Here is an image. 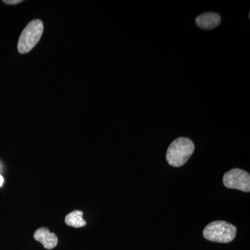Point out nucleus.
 <instances>
[{
  "mask_svg": "<svg viewBox=\"0 0 250 250\" xmlns=\"http://www.w3.org/2000/svg\"><path fill=\"white\" fill-rule=\"evenodd\" d=\"M195 150V145L188 138L180 137L171 143L166 153V159L170 166H184Z\"/></svg>",
  "mask_w": 250,
  "mask_h": 250,
  "instance_id": "f257e3e1",
  "label": "nucleus"
},
{
  "mask_svg": "<svg viewBox=\"0 0 250 250\" xmlns=\"http://www.w3.org/2000/svg\"><path fill=\"white\" fill-rule=\"evenodd\" d=\"M236 231V228L234 225L223 220H218L206 226L203 235L208 241L228 243L234 239Z\"/></svg>",
  "mask_w": 250,
  "mask_h": 250,
  "instance_id": "f03ea898",
  "label": "nucleus"
},
{
  "mask_svg": "<svg viewBox=\"0 0 250 250\" xmlns=\"http://www.w3.org/2000/svg\"><path fill=\"white\" fill-rule=\"evenodd\" d=\"M43 23L41 20H34L24 28L20 36L18 50L21 54L30 52L41 40L43 33Z\"/></svg>",
  "mask_w": 250,
  "mask_h": 250,
  "instance_id": "7ed1b4c3",
  "label": "nucleus"
},
{
  "mask_svg": "<svg viewBox=\"0 0 250 250\" xmlns=\"http://www.w3.org/2000/svg\"><path fill=\"white\" fill-rule=\"evenodd\" d=\"M223 183L228 188L250 191V174L241 169L234 168L226 172L223 177Z\"/></svg>",
  "mask_w": 250,
  "mask_h": 250,
  "instance_id": "20e7f679",
  "label": "nucleus"
},
{
  "mask_svg": "<svg viewBox=\"0 0 250 250\" xmlns=\"http://www.w3.org/2000/svg\"><path fill=\"white\" fill-rule=\"evenodd\" d=\"M36 241L40 242L47 250H52L58 244V238L55 233H51L48 229L42 228L36 230L34 235Z\"/></svg>",
  "mask_w": 250,
  "mask_h": 250,
  "instance_id": "39448f33",
  "label": "nucleus"
},
{
  "mask_svg": "<svg viewBox=\"0 0 250 250\" xmlns=\"http://www.w3.org/2000/svg\"><path fill=\"white\" fill-rule=\"evenodd\" d=\"M195 21L198 27L206 30H210L218 27L221 22V18L216 13H205L199 16Z\"/></svg>",
  "mask_w": 250,
  "mask_h": 250,
  "instance_id": "423d86ee",
  "label": "nucleus"
},
{
  "mask_svg": "<svg viewBox=\"0 0 250 250\" xmlns=\"http://www.w3.org/2000/svg\"><path fill=\"white\" fill-rule=\"evenodd\" d=\"M83 212L81 210H74L65 217V223L68 226L73 227V228H83L86 225V222L83 218Z\"/></svg>",
  "mask_w": 250,
  "mask_h": 250,
  "instance_id": "0eeeda50",
  "label": "nucleus"
},
{
  "mask_svg": "<svg viewBox=\"0 0 250 250\" xmlns=\"http://www.w3.org/2000/svg\"><path fill=\"white\" fill-rule=\"evenodd\" d=\"M3 1L7 4H17L22 2V0H4Z\"/></svg>",
  "mask_w": 250,
  "mask_h": 250,
  "instance_id": "6e6552de",
  "label": "nucleus"
},
{
  "mask_svg": "<svg viewBox=\"0 0 250 250\" xmlns=\"http://www.w3.org/2000/svg\"><path fill=\"white\" fill-rule=\"evenodd\" d=\"M3 183H4V178H3L2 176L0 175V187L2 186Z\"/></svg>",
  "mask_w": 250,
  "mask_h": 250,
  "instance_id": "1a4fd4ad",
  "label": "nucleus"
}]
</instances>
